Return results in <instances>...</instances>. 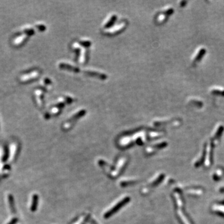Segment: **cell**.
Instances as JSON below:
<instances>
[{
	"label": "cell",
	"mask_w": 224,
	"mask_h": 224,
	"mask_svg": "<svg viewBox=\"0 0 224 224\" xmlns=\"http://www.w3.org/2000/svg\"><path fill=\"white\" fill-rule=\"evenodd\" d=\"M20 151V144L16 141L11 142L9 146L6 149V161L10 163L14 162L18 158L19 153Z\"/></svg>",
	"instance_id": "6da1fadb"
},
{
	"label": "cell",
	"mask_w": 224,
	"mask_h": 224,
	"mask_svg": "<svg viewBox=\"0 0 224 224\" xmlns=\"http://www.w3.org/2000/svg\"><path fill=\"white\" fill-rule=\"evenodd\" d=\"M39 76V71L37 70H33L31 71L25 72L19 77V81L22 84L27 83L34 80Z\"/></svg>",
	"instance_id": "7a4b0ae2"
},
{
	"label": "cell",
	"mask_w": 224,
	"mask_h": 224,
	"mask_svg": "<svg viewBox=\"0 0 224 224\" xmlns=\"http://www.w3.org/2000/svg\"><path fill=\"white\" fill-rule=\"evenodd\" d=\"M30 36L25 33H21L18 34L12 40V44L14 46H21L27 41V39Z\"/></svg>",
	"instance_id": "3957f363"
},
{
	"label": "cell",
	"mask_w": 224,
	"mask_h": 224,
	"mask_svg": "<svg viewBox=\"0 0 224 224\" xmlns=\"http://www.w3.org/2000/svg\"><path fill=\"white\" fill-rule=\"evenodd\" d=\"M128 199H125V200H123L122 202H120V203H119V204H118V205H117V206H116L115 207H114L110 211H109L108 212H107V214H106L105 217H110V216H111V215L114 213V212H116L118 210L119 208H121L123 206H124V205H125L124 204H125L126 202H127L128 201Z\"/></svg>",
	"instance_id": "277c9868"
},
{
	"label": "cell",
	"mask_w": 224,
	"mask_h": 224,
	"mask_svg": "<svg viewBox=\"0 0 224 224\" xmlns=\"http://www.w3.org/2000/svg\"><path fill=\"white\" fill-rule=\"evenodd\" d=\"M34 96L36 97V102L39 107L42 106V92L40 90H36L34 92Z\"/></svg>",
	"instance_id": "5b68a950"
},
{
	"label": "cell",
	"mask_w": 224,
	"mask_h": 224,
	"mask_svg": "<svg viewBox=\"0 0 224 224\" xmlns=\"http://www.w3.org/2000/svg\"><path fill=\"white\" fill-rule=\"evenodd\" d=\"M38 199L39 197L37 194H34L32 200H31V204L30 207V210L32 212H35L37 209V207L38 206Z\"/></svg>",
	"instance_id": "8992f818"
},
{
	"label": "cell",
	"mask_w": 224,
	"mask_h": 224,
	"mask_svg": "<svg viewBox=\"0 0 224 224\" xmlns=\"http://www.w3.org/2000/svg\"><path fill=\"white\" fill-rule=\"evenodd\" d=\"M7 200H8V203H9V206L10 208V210L12 212H16V208H15V205H14V200L13 196L11 194H9L8 197H7Z\"/></svg>",
	"instance_id": "52a82bcc"
},
{
	"label": "cell",
	"mask_w": 224,
	"mask_h": 224,
	"mask_svg": "<svg viewBox=\"0 0 224 224\" xmlns=\"http://www.w3.org/2000/svg\"><path fill=\"white\" fill-rule=\"evenodd\" d=\"M18 222V219L16 217H14L11 219L6 224H16Z\"/></svg>",
	"instance_id": "ba28073f"
}]
</instances>
